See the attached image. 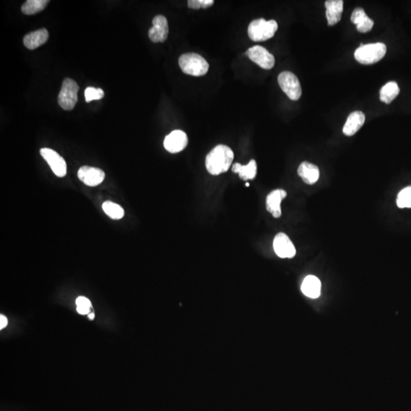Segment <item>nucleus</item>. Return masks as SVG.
Instances as JSON below:
<instances>
[{
  "mask_svg": "<svg viewBox=\"0 0 411 411\" xmlns=\"http://www.w3.org/2000/svg\"><path fill=\"white\" fill-rule=\"evenodd\" d=\"M278 29V24L275 20H267L264 18L254 20L249 24L247 34L249 38L255 42L267 41L274 36Z\"/></svg>",
  "mask_w": 411,
  "mask_h": 411,
  "instance_id": "nucleus-2",
  "label": "nucleus"
},
{
  "mask_svg": "<svg viewBox=\"0 0 411 411\" xmlns=\"http://www.w3.org/2000/svg\"><path fill=\"white\" fill-rule=\"evenodd\" d=\"M169 35V24L164 15H156L152 20V27L149 30V38L152 42L163 43Z\"/></svg>",
  "mask_w": 411,
  "mask_h": 411,
  "instance_id": "nucleus-10",
  "label": "nucleus"
},
{
  "mask_svg": "<svg viewBox=\"0 0 411 411\" xmlns=\"http://www.w3.org/2000/svg\"><path fill=\"white\" fill-rule=\"evenodd\" d=\"M321 288H322V283L319 278L310 275V276H306L304 279L301 290L305 296L311 298V299H316L320 296Z\"/></svg>",
  "mask_w": 411,
  "mask_h": 411,
  "instance_id": "nucleus-19",
  "label": "nucleus"
},
{
  "mask_svg": "<svg viewBox=\"0 0 411 411\" xmlns=\"http://www.w3.org/2000/svg\"><path fill=\"white\" fill-rule=\"evenodd\" d=\"M49 3L48 0H27L21 6V12L24 15H35L44 10Z\"/></svg>",
  "mask_w": 411,
  "mask_h": 411,
  "instance_id": "nucleus-22",
  "label": "nucleus"
},
{
  "mask_svg": "<svg viewBox=\"0 0 411 411\" xmlns=\"http://www.w3.org/2000/svg\"><path fill=\"white\" fill-rule=\"evenodd\" d=\"M8 325V320L4 315L1 314L0 315V330H3V328H6Z\"/></svg>",
  "mask_w": 411,
  "mask_h": 411,
  "instance_id": "nucleus-28",
  "label": "nucleus"
},
{
  "mask_svg": "<svg viewBox=\"0 0 411 411\" xmlns=\"http://www.w3.org/2000/svg\"><path fill=\"white\" fill-rule=\"evenodd\" d=\"M232 172L239 175L240 178L247 181L255 179L257 175V163L255 160H250V163L246 166H242L239 163H235L232 166Z\"/></svg>",
  "mask_w": 411,
  "mask_h": 411,
  "instance_id": "nucleus-20",
  "label": "nucleus"
},
{
  "mask_svg": "<svg viewBox=\"0 0 411 411\" xmlns=\"http://www.w3.org/2000/svg\"><path fill=\"white\" fill-rule=\"evenodd\" d=\"M287 196L286 191L277 189L270 192L266 200V207L267 211L273 215L274 218H279L282 215L281 202Z\"/></svg>",
  "mask_w": 411,
  "mask_h": 411,
  "instance_id": "nucleus-13",
  "label": "nucleus"
},
{
  "mask_svg": "<svg viewBox=\"0 0 411 411\" xmlns=\"http://www.w3.org/2000/svg\"><path fill=\"white\" fill-rule=\"evenodd\" d=\"M78 178L85 185L96 187L103 182L105 174L98 168L82 166L78 171Z\"/></svg>",
  "mask_w": 411,
  "mask_h": 411,
  "instance_id": "nucleus-12",
  "label": "nucleus"
},
{
  "mask_svg": "<svg viewBox=\"0 0 411 411\" xmlns=\"http://www.w3.org/2000/svg\"><path fill=\"white\" fill-rule=\"evenodd\" d=\"M351 21L357 25V30L361 33H367L372 30L373 20L367 16L362 8H357L353 12Z\"/></svg>",
  "mask_w": 411,
  "mask_h": 411,
  "instance_id": "nucleus-17",
  "label": "nucleus"
},
{
  "mask_svg": "<svg viewBox=\"0 0 411 411\" xmlns=\"http://www.w3.org/2000/svg\"><path fill=\"white\" fill-rule=\"evenodd\" d=\"M234 160V152L229 146L218 145L206 157V167L212 175L227 172Z\"/></svg>",
  "mask_w": 411,
  "mask_h": 411,
  "instance_id": "nucleus-1",
  "label": "nucleus"
},
{
  "mask_svg": "<svg viewBox=\"0 0 411 411\" xmlns=\"http://www.w3.org/2000/svg\"><path fill=\"white\" fill-rule=\"evenodd\" d=\"M214 4L213 0H189L187 2L188 7L193 9H199L201 8L206 9Z\"/></svg>",
  "mask_w": 411,
  "mask_h": 411,
  "instance_id": "nucleus-27",
  "label": "nucleus"
},
{
  "mask_svg": "<svg viewBox=\"0 0 411 411\" xmlns=\"http://www.w3.org/2000/svg\"><path fill=\"white\" fill-rule=\"evenodd\" d=\"M40 153L56 176L59 178L66 176L67 172V163L59 154L49 148H43L40 150Z\"/></svg>",
  "mask_w": 411,
  "mask_h": 411,
  "instance_id": "nucleus-7",
  "label": "nucleus"
},
{
  "mask_svg": "<svg viewBox=\"0 0 411 411\" xmlns=\"http://www.w3.org/2000/svg\"><path fill=\"white\" fill-rule=\"evenodd\" d=\"M399 92L400 88L396 82H388L380 90V100L386 104L392 103Z\"/></svg>",
  "mask_w": 411,
  "mask_h": 411,
  "instance_id": "nucleus-21",
  "label": "nucleus"
},
{
  "mask_svg": "<svg viewBox=\"0 0 411 411\" xmlns=\"http://www.w3.org/2000/svg\"><path fill=\"white\" fill-rule=\"evenodd\" d=\"M76 306H77V311L79 314H88L91 307V302H90L89 299L84 297V296H79L76 299Z\"/></svg>",
  "mask_w": 411,
  "mask_h": 411,
  "instance_id": "nucleus-26",
  "label": "nucleus"
},
{
  "mask_svg": "<svg viewBox=\"0 0 411 411\" xmlns=\"http://www.w3.org/2000/svg\"><path fill=\"white\" fill-rule=\"evenodd\" d=\"M246 186H247V187H248L249 186L248 183H246Z\"/></svg>",
  "mask_w": 411,
  "mask_h": 411,
  "instance_id": "nucleus-30",
  "label": "nucleus"
},
{
  "mask_svg": "<svg viewBox=\"0 0 411 411\" xmlns=\"http://www.w3.org/2000/svg\"><path fill=\"white\" fill-rule=\"evenodd\" d=\"M179 66L183 73L193 76H202L207 73L209 64L201 55L184 53L179 58Z\"/></svg>",
  "mask_w": 411,
  "mask_h": 411,
  "instance_id": "nucleus-4",
  "label": "nucleus"
},
{
  "mask_svg": "<svg viewBox=\"0 0 411 411\" xmlns=\"http://www.w3.org/2000/svg\"><path fill=\"white\" fill-rule=\"evenodd\" d=\"M387 51V47L383 43L360 44L354 53L355 59L360 64L370 65L381 60Z\"/></svg>",
  "mask_w": 411,
  "mask_h": 411,
  "instance_id": "nucleus-3",
  "label": "nucleus"
},
{
  "mask_svg": "<svg viewBox=\"0 0 411 411\" xmlns=\"http://www.w3.org/2000/svg\"><path fill=\"white\" fill-rule=\"evenodd\" d=\"M365 120H366V116L362 111H354V112L351 113L343 127V134L347 137L354 136L363 126Z\"/></svg>",
  "mask_w": 411,
  "mask_h": 411,
  "instance_id": "nucleus-14",
  "label": "nucleus"
},
{
  "mask_svg": "<svg viewBox=\"0 0 411 411\" xmlns=\"http://www.w3.org/2000/svg\"><path fill=\"white\" fill-rule=\"evenodd\" d=\"M88 319H91V320H93V319H94V314H93V313L88 314Z\"/></svg>",
  "mask_w": 411,
  "mask_h": 411,
  "instance_id": "nucleus-29",
  "label": "nucleus"
},
{
  "mask_svg": "<svg viewBox=\"0 0 411 411\" xmlns=\"http://www.w3.org/2000/svg\"><path fill=\"white\" fill-rule=\"evenodd\" d=\"M79 88L76 81L70 78L64 79L58 96V104L62 109L71 111L75 108L77 103Z\"/></svg>",
  "mask_w": 411,
  "mask_h": 411,
  "instance_id": "nucleus-5",
  "label": "nucleus"
},
{
  "mask_svg": "<svg viewBox=\"0 0 411 411\" xmlns=\"http://www.w3.org/2000/svg\"><path fill=\"white\" fill-rule=\"evenodd\" d=\"M250 60L264 70H270L274 67L275 58L267 49L261 46H254L246 52Z\"/></svg>",
  "mask_w": 411,
  "mask_h": 411,
  "instance_id": "nucleus-8",
  "label": "nucleus"
},
{
  "mask_svg": "<svg viewBox=\"0 0 411 411\" xmlns=\"http://www.w3.org/2000/svg\"><path fill=\"white\" fill-rule=\"evenodd\" d=\"M102 209L105 214L112 219H121L124 215V209L118 204L111 201H106L102 204Z\"/></svg>",
  "mask_w": 411,
  "mask_h": 411,
  "instance_id": "nucleus-23",
  "label": "nucleus"
},
{
  "mask_svg": "<svg viewBox=\"0 0 411 411\" xmlns=\"http://www.w3.org/2000/svg\"><path fill=\"white\" fill-rule=\"evenodd\" d=\"M397 204L399 208H411V187H406L400 192Z\"/></svg>",
  "mask_w": 411,
  "mask_h": 411,
  "instance_id": "nucleus-24",
  "label": "nucleus"
},
{
  "mask_svg": "<svg viewBox=\"0 0 411 411\" xmlns=\"http://www.w3.org/2000/svg\"><path fill=\"white\" fill-rule=\"evenodd\" d=\"M278 82L289 99L293 101H297L300 99L302 96V87L296 75L291 72H282L278 76Z\"/></svg>",
  "mask_w": 411,
  "mask_h": 411,
  "instance_id": "nucleus-6",
  "label": "nucleus"
},
{
  "mask_svg": "<svg viewBox=\"0 0 411 411\" xmlns=\"http://www.w3.org/2000/svg\"><path fill=\"white\" fill-rule=\"evenodd\" d=\"M325 8L328 24L332 26L338 23L343 13V0H328L325 2Z\"/></svg>",
  "mask_w": 411,
  "mask_h": 411,
  "instance_id": "nucleus-16",
  "label": "nucleus"
},
{
  "mask_svg": "<svg viewBox=\"0 0 411 411\" xmlns=\"http://www.w3.org/2000/svg\"><path fill=\"white\" fill-rule=\"evenodd\" d=\"M298 175L302 178L305 184L312 185L315 184L320 176V171L315 165L307 162L301 163L298 169Z\"/></svg>",
  "mask_w": 411,
  "mask_h": 411,
  "instance_id": "nucleus-15",
  "label": "nucleus"
},
{
  "mask_svg": "<svg viewBox=\"0 0 411 411\" xmlns=\"http://www.w3.org/2000/svg\"><path fill=\"white\" fill-rule=\"evenodd\" d=\"M48 38L49 33L47 29L41 28L26 35L23 39V43L29 50H35L45 44Z\"/></svg>",
  "mask_w": 411,
  "mask_h": 411,
  "instance_id": "nucleus-18",
  "label": "nucleus"
},
{
  "mask_svg": "<svg viewBox=\"0 0 411 411\" xmlns=\"http://www.w3.org/2000/svg\"><path fill=\"white\" fill-rule=\"evenodd\" d=\"M275 253L281 258H293L296 255L294 244L285 233H278L273 240Z\"/></svg>",
  "mask_w": 411,
  "mask_h": 411,
  "instance_id": "nucleus-11",
  "label": "nucleus"
},
{
  "mask_svg": "<svg viewBox=\"0 0 411 411\" xmlns=\"http://www.w3.org/2000/svg\"><path fill=\"white\" fill-rule=\"evenodd\" d=\"M105 96V92L102 88L88 87L85 91V102H90L94 100H101Z\"/></svg>",
  "mask_w": 411,
  "mask_h": 411,
  "instance_id": "nucleus-25",
  "label": "nucleus"
},
{
  "mask_svg": "<svg viewBox=\"0 0 411 411\" xmlns=\"http://www.w3.org/2000/svg\"><path fill=\"white\" fill-rule=\"evenodd\" d=\"M188 138L184 131L177 130L172 131L164 140V147L170 153H178L187 147Z\"/></svg>",
  "mask_w": 411,
  "mask_h": 411,
  "instance_id": "nucleus-9",
  "label": "nucleus"
}]
</instances>
